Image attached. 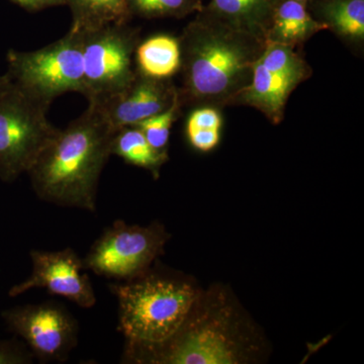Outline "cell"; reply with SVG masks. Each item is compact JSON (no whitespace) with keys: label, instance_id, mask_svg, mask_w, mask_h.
Instances as JSON below:
<instances>
[{"label":"cell","instance_id":"obj_1","mask_svg":"<svg viewBox=\"0 0 364 364\" xmlns=\"http://www.w3.org/2000/svg\"><path fill=\"white\" fill-rule=\"evenodd\" d=\"M182 105H233L247 88L267 42L198 14L178 37Z\"/></svg>","mask_w":364,"mask_h":364},{"label":"cell","instance_id":"obj_2","mask_svg":"<svg viewBox=\"0 0 364 364\" xmlns=\"http://www.w3.org/2000/svg\"><path fill=\"white\" fill-rule=\"evenodd\" d=\"M116 132L97 107L88 105L60 129L28 171L36 195L59 207L95 212L98 183Z\"/></svg>","mask_w":364,"mask_h":364},{"label":"cell","instance_id":"obj_3","mask_svg":"<svg viewBox=\"0 0 364 364\" xmlns=\"http://www.w3.org/2000/svg\"><path fill=\"white\" fill-rule=\"evenodd\" d=\"M119 304V329L128 344L155 345L171 338L196 301L193 287L181 280L139 275L109 284Z\"/></svg>","mask_w":364,"mask_h":364},{"label":"cell","instance_id":"obj_4","mask_svg":"<svg viewBox=\"0 0 364 364\" xmlns=\"http://www.w3.org/2000/svg\"><path fill=\"white\" fill-rule=\"evenodd\" d=\"M82 33L69 30L61 39L32 52L9 50L6 75L28 97L51 105L55 98L85 91Z\"/></svg>","mask_w":364,"mask_h":364},{"label":"cell","instance_id":"obj_5","mask_svg":"<svg viewBox=\"0 0 364 364\" xmlns=\"http://www.w3.org/2000/svg\"><path fill=\"white\" fill-rule=\"evenodd\" d=\"M11 80V79H9ZM50 105L28 97L9 81L0 93V179L28 173L60 129L47 117Z\"/></svg>","mask_w":364,"mask_h":364},{"label":"cell","instance_id":"obj_6","mask_svg":"<svg viewBox=\"0 0 364 364\" xmlns=\"http://www.w3.org/2000/svg\"><path fill=\"white\" fill-rule=\"evenodd\" d=\"M85 91L88 105H100L124 90L136 76L140 30L129 23L83 32Z\"/></svg>","mask_w":364,"mask_h":364},{"label":"cell","instance_id":"obj_7","mask_svg":"<svg viewBox=\"0 0 364 364\" xmlns=\"http://www.w3.org/2000/svg\"><path fill=\"white\" fill-rule=\"evenodd\" d=\"M167 238L158 225L141 227L116 221L93 243L83 264L100 277L119 282L135 279L162 252Z\"/></svg>","mask_w":364,"mask_h":364},{"label":"cell","instance_id":"obj_8","mask_svg":"<svg viewBox=\"0 0 364 364\" xmlns=\"http://www.w3.org/2000/svg\"><path fill=\"white\" fill-rule=\"evenodd\" d=\"M312 74V68L299 49L267 43L264 52L254 65L250 85L233 105L253 107L273 124H279L284 119L291 93Z\"/></svg>","mask_w":364,"mask_h":364},{"label":"cell","instance_id":"obj_9","mask_svg":"<svg viewBox=\"0 0 364 364\" xmlns=\"http://www.w3.org/2000/svg\"><path fill=\"white\" fill-rule=\"evenodd\" d=\"M2 318L42 363L65 361L77 344V322L58 304L16 306L4 311Z\"/></svg>","mask_w":364,"mask_h":364},{"label":"cell","instance_id":"obj_10","mask_svg":"<svg viewBox=\"0 0 364 364\" xmlns=\"http://www.w3.org/2000/svg\"><path fill=\"white\" fill-rule=\"evenodd\" d=\"M127 355L141 352V360L153 363L218 364L234 363L237 358L234 343L221 325L184 324L167 341L155 345H130ZM143 356H139V360Z\"/></svg>","mask_w":364,"mask_h":364},{"label":"cell","instance_id":"obj_11","mask_svg":"<svg viewBox=\"0 0 364 364\" xmlns=\"http://www.w3.org/2000/svg\"><path fill=\"white\" fill-rule=\"evenodd\" d=\"M32 274L11 287L9 296L16 298L33 289H45L63 296L81 308L97 304L95 289L85 272L83 259L71 248L60 251L32 250Z\"/></svg>","mask_w":364,"mask_h":364},{"label":"cell","instance_id":"obj_12","mask_svg":"<svg viewBox=\"0 0 364 364\" xmlns=\"http://www.w3.org/2000/svg\"><path fill=\"white\" fill-rule=\"evenodd\" d=\"M178 90L171 79H155L138 70L135 78L121 92L97 107L116 130L135 126L168 109Z\"/></svg>","mask_w":364,"mask_h":364},{"label":"cell","instance_id":"obj_13","mask_svg":"<svg viewBox=\"0 0 364 364\" xmlns=\"http://www.w3.org/2000/svg\"><path fill=\"white\" fill-rule=\"evenodd\" d=\"M284 0H210L198 14L267 42L277 7Z\"/></svg>","mask_w":364,"mask_h":364},{"label":"cell","instance_id":"obj_14","mask_svg":"<svg viewBox=\"0 0 364 364\" xmlns=\"http://www.w3.org/2000/svg\"><path fill=\"white\" fill-rule=\"evenodd\" d=\"M306 9V4L296 0H284L275 11L268 31L267 43L299 49L316 33L325 31Z\"/></svg>","mask_w":364,"mask_h":364},{"label":"cell","instance_id":"obj_15","mask_svg":"<svg viewBox=\"0 0 364 364\" xmlns=\"http://www.w3.org/2000/svg\"><path fill=\"white\" fill-rule=\"evenodd\" d=\"M314 18L345 44L363 47L364 0H318Z\"/></svg>","mask_w":364,"mask_h":364},{"label":"cell","instance_id":"obj_16","mask_svg":"<svg viewBox=\"0 0 364 364\" xmlns=\"http://www.w3.org/2000/svg\"><path fill=\"white\" fill-rule=\"evenodd\" d=\"M135 62L136 70L143 75L155 79H171L181 69L178 38L159 33L139 43Z\"/></svg>","mask_w":364,"mask_h":364},{"label":"cell","instance_id":"obj_17","mask_svg":"<svg viewBox=\"0 0 364 364\" xmlns=\"http://www.w3.org/2000/svg\"><path fill=\"white\" fill-rule=\"evenodd\" d=\"M70 7V30L87 32L109 25L129 23L132 16L127 0H65Z\"/></svg>","mask_w":364,"mask_h":364},{"label":"cell","instance_id":"obj_18","mask_svg":"<svg viewBox=\"0 0 364 364\" xmlns=\"http://www.w3.org/2000/svg\"><path fill=\"white\" fill-rule=\"evenodd\" d=\"M112 155L122 158L129 164L148 170L155 177L168 159L167 152H160L150 145L142 132L136 127H124L114 134Z\"/></svg>","mask_w":364,"mask_h":364},{"label":"cell","instance_id":"obj_19","mask_svg":"<svg viewBox=\"0 0 364 364\" xmlns=\"http://www.w3.org/2000/svg\"><path fill=\"white\" fill-rule=\"evenodd\" d=\"M132 16L181 18L202 9L200 0H127Z\"/></svg>","mask_w":364,"mask_h":364},{"label":"cell","instance_id":"obj_20","mask_svg":"<svg viewBox=\"0 0 364 364\" xmlns=\"http://www.w3.org/2000/svg\"><path fill=\"white\" fill-rule=\"evenodd\" d=\"M182 107L183 105L177 93L176 97L174 98L173 102L168 109L155 116L148 117L133 127H136L142 132L143 135L154 149L160 152H167L170 132L177 117L181 114Z\"/></svg>","mask_w":364,"mask_h":364},{"label":"cell","instance_id":"obj_21","mask_svg":"<svg viewBox=\"0 0 364 364\" xmlns=\"http://www.w3.org/2000/svg\"><path fill=\"white\" fill-rule=\"evenodd\" d=\"M223 124L220 109L214 107H200L191 112L186 122V131L219 130Z\"/></svg>","mask_w":364,"mask_h":364},{"label":"cell","instance_id":"obj_22","mask_svg":"<svg viewBox=\"0 0 364 364\" xmlns=\"http://www.w3.org/2000/svg\"><path fill=\"white\" fill-rule=\"evenodd\" d=\"M189 143L196 150L208 152L217 147L221 139L219 130H191L186 131Z\"/></svg>","mask_w":364,"mask_h":364},{"label":"cell","instance_id":"obj_23","mask_svg":"<svg viewBox=\"0 0 364 364\" xmlns=\"http://www.w3.org/2000/svg\"><path fill=\"white\" fill-rule=\"evenodd\" d=\"M32 359L33 354L26 352L18 345L0 341V364L31 363Z\"/></svg>","mask_w":364,"mask_h":364},{"label":"cell","instance_id":"obj_24","mask_svg":"<svg viewBox=\"0 0 364 364\" xmlns=\"http://www.w3.org/2000/svg\"><path fill=\"white\" fill-rule=\"evenodd\" d=\"M26 11L36 13L54 6H66L65 0H9Z\"/></svg>","mask_w":364,"mask_h":364},{"label":"cell","instance_id":"obj_25","mask_svg":"<svg viewBox=\"0 0 364 364\" xmlns=\"http://www.w3.org/2000/svg\"><path fill=\"white\" fill-rule=\"evenodd\" d=\"M9 81L11 80H9V76H7L6 74L0 75V93L9 85Z\"/></svg>","mask_w":364,"mask_h":364},{"label":"cell","instance_id":"obj_26","mask_svg":"<svg viewBox=\"0 0 364 364\" xmlns=\"http://www.w3.org/2000/svg\"><path fill=\"white\" fill-rule=\"evenodd\" d=\"M296 1L303 2V4H308L309 0H296Z\"/></svg>","mask_w":364,"mask_h":364}]
</instances>
